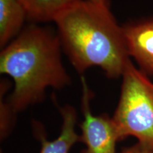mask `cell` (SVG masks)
<instances>
[{"mask_svg": "<svg viewBox=\"0 0 153 153\" xmlns=\"http://www.w3.org/2000/svg\"><path fill=\"white\" fill-rule=\"evenodd\" d=\"M21 1V3L24 6L25 8H26V6H27V3H28V0H19Z\"/></svg>", "mask_w": 153, "mask_h": 153, "instance_id": "12", "label": "cell"}, {"mask_svg": "<svg viewBox=\"0 0 153 153\" xmlns=\"http://www.w3.org/2000/svg\"><path fill=\"white\" fill-rule=\"evenodd\" d=\"M54 22L62 51L78 73L97 67L109 79L122 77L131 59L123 27L110 7L80 0Z\"/></svg>", "mask_w": 153, "mask_h": 153, "instance_id": "1", "label": "cell"}, {"mask_svg": "<svg viewBox=\"0 0 153 153\" xmlns=\"http://www.w3.org/2000/svg\"><path fill=\"white\" fill-rule=\"evenodd\" d=\"M80 0H28L27 19L32 24L54 22L62 11Z\"/></svg>", "mask_w": 153, "mask_h": 153, "instance_id": "8", "label": "cell"}, {"mask_svg": "<svg viewBox=\"0 0 153 153\" xmlns=\"http://www.w3.org/2000/svg\"><path fill=\"white\" fill-rule=\"evenodd\" d=\"M9 89V82L4 79L1 81V108H0V130H1V137H4L8 135L11 131L14 121V116L15 113L12 110L8 101H5L4 95L6 91Z\"/></svg>", "mask_w": 153, "mask_h": 153, "instance_id": "9", "label": "cell"}, {"mask_svg": "<svg viewBox=\"0 0 153 153\" xmlns=\"http://www.w3.org/2000/svg\"><path fill=\"white\" fill-rule=\"evenodd\" d=\"M90 1L105 6V7H110L111 6V0H90Z\"/></svg>", "mask_w": 153, "mask_h": 153, "instance_id": "11", "label": "cell"}, {"mask_svg": "<svg viewBox=\"0 0 153 153\" xmlns=\"http://www.w3.org/2000/svg\"><path fill=\"white\" fill-rule=\"evenodd\" d=\"M120 153H147L140 145L136 143L132 146L124 148Z\"/></svg>", "mask_w": 153, "mask_h": 153, "instance_id": "10", "label": "cell"}, {"mask_svg": "<svg viewBox=\"0 0 153 153\" xmlns=\"http://www.w3.org/2000/svg\"><path fill=\"white\" fill-rule=\"evenodd\" d=\"M57 32L31 24L0 53V73L13 80L9 102L15 114L44 99L48 88L62 89L72 79L62 60Z\"/></svg>", "mask_w": 153, "mask_h": 153, "instance_id": "2", "label": "cell"}, {"mask_svg": "<svg viewBox=\"0 0 153 153\" xmlns=\"http://www.w3.org/2000/svg\"><path fill=\"white\" fill-rule=\"evenodd\" d=\"M82 111L84 120L80 128V140L86 145L82 153H116V145L120 141L116 126L108 115L95 116L90 108L92 93L85 76H81Z\"/></svg>", "mask_w": 153, "mask_h": 153, "instance_id": "4", "label": "cell"}, {"mask_svg": "<svg viewBox=\"0 0 153 153\" xmlns=\"http://www.w3.org/2000/svg\"><path fill=\"white\" fill-rule=\"evenodd\" d=\"M120 98L113 120L120 140L133 137L153 153V82L130 62L122 76Z\"/></svg>", "mask_w": 153, "mask_h": 153, "instance_id": "3", "label": "cell"}, {"mask_svg": "<svg viewBox=\"0 0 153 153\" xmlns=\"http://www.w3.org/2000/svg\"><path fill=\"white\" fill-rule=\"evenodd\" d=\"M27 12L19 0H0V47L2 49L23 30Z\"/></svg>", "mask_w": 153, "mask_h": 153, "instance_id": "7", "label": "cell"}, {"mask_svg": "<svg viewBox=\"0 0 153 153\" xmlns=\"http://www.w3.org/2000/svg\"><path fill=\"white\" fill-rule=\"evenodd\" d=\"M62 120L60 135L56 139L49 140L45 137L43 131H38L36 125V131L41 143L39 153H69L72 146L80 141V136L76 133L75 126L77 114L75 108L70 105L60 106L57 105Z\"/></svg>", "mask_w": 153, "mask_h": 153, "instance_id": "6", "label": "cell"}, {"mask_svg": "<svg viewBox=\"0 0 153 153\" xmlns=\"http://www.w3.org/2000/svg\"><path fill=\"white\" fill-rule=\"evenodd\" d=\"M130 57L141 72L153 76V16L122 26Z\"/></svg>", "mask_w": 153, "mask_h": 153, "instance_id": "5", "label": "cell"}]
</instances>
